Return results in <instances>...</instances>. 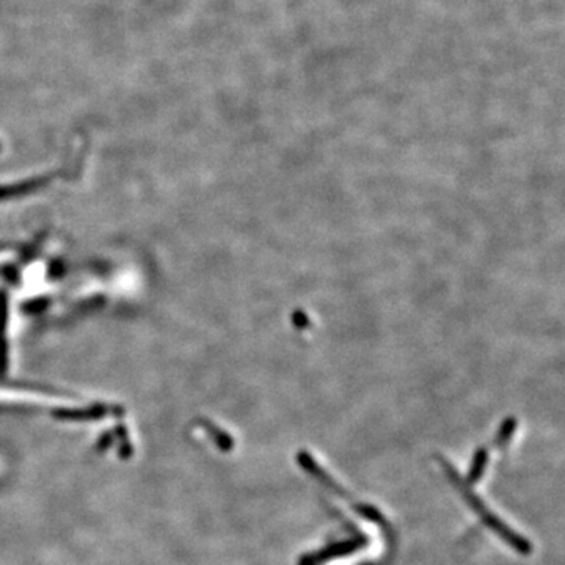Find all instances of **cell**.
<instances>
[{
    "label": "cell",
    "mask_w": 565,
    "mask_h": 565,
    "mask_svg": "<svg viewBox=\"0 0 565 565\" xmlns=\"http://www.w3.org/2000/svg\"><path fill=\"white\" fill-rule=\"evenodd\" d=\"M440 462H442L443 468L446 471V475H448V477L451 479V482L456 484V487L458 489L460 493H462V496L465 498V501L468 503L470 508L475 510L479 517H481V520L485 524H487V526L491 531H493L496 536L501 537L503 540L509 545V547L517 550L518 553H522V554H529L532 547H531V543L526 540V538L522 537L520 534H517L515 531H512L508 526V524L499 520V518L493 514V512L489 510L487 505L482 503V499L472 493L471 489H470V484H466L463 481V477L458 475L454 466L446 462V460H443V458H440Z\"/></svg>",
    "instance_id": "obj_1"
},
{
    "label": "cell",
    "mask_w": 565,
    "mask_h": 565,
    "mask_svg": "<svg viewBox=\"0 0 565 565\" xmlns=\"http://www.w3.org/2000/svg\"><path fill=\"white\" fill-rule=\"evenodd\" d=\"M363 545H365L363 540H346V542L334 543V545H332V547L322 550L316 554L305 556L304 559H301V564H304V565H318V564H322L325 561L334 559V557L352 554V553H355V551L363 547Z\"/></svg>",
    "instance_id": "obj_2"
},
{
    "label": "cell",
    "mask_w": 565,
    "mask_h": 565,
    "mask_svg": "<svg viewBox=\"0 0 565 565\" xmlns=\"http://www.w3.org/2000/svg\"><path fill=\"white\" fill-rule=\"evenodd\" d=\"M297 460H299V463H300V466L301 468H304L305 471H308L310 472V475H313L314 477L318 479L319 482H322L324 485H327L328 489H332L334 493H338V495H341L343 498H350L349 495L346 493V491L339 487V485L333 481V479L327 475L325 472V470H322L320 466H319V463L316 462V460H314L310 454H308L306 451H300L299 454H297Z\"/></svg>",
    "instance_id": "obj_3"
},
{
    "label": "cell",
    "mask_w": 565,
    "mask_h": 565,
    "mask_svg": "<svg viewBox=\"0 0 565 565\" xmlns=\"http://www.w3.org/2000/svg\"><path fill=\"white\" fill-rule=\"evenodd\" d=\"M489 462V452L485 448H479L476 451L475 457H472V462H471V468L468 472V477H466V484H476L479 479L482 477L484 475V470H485V465Z\"/></svg>",
    "instance_id": "obj_4"
},
{
    "label": "cell",
    "mask_w": 565,
    "mask_h": 565,
    "mask_svg": "<svg viewBox=\"0 0 565 565\" xmlns=\"http://www.w3.org/2000/svg\"><path fill=\"white\" fill-rule=\"evenodd\" d=\"M515 429H517V419H514V418L505 419V421L501 424V427H499L498 433H496V440H495L496 446H499V448H503V446L508 444L509 440L512 438V435H514Z\"/></svg>",
    "instance_id": "obj_5"
}]
</instances>
